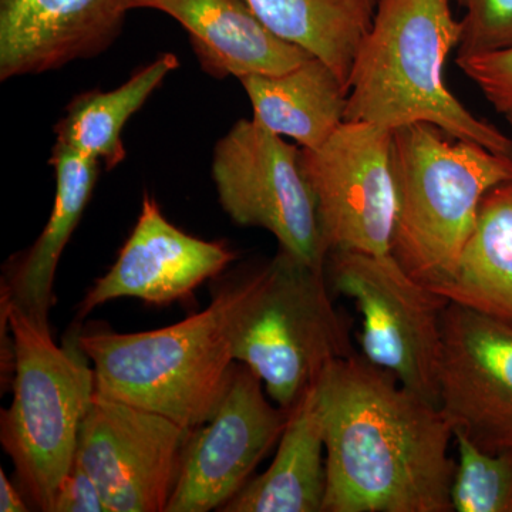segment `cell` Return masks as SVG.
<instances>
[{"instance_id": "cell-1", "label": "cell", "mask_w": 512, "mask_h": 512, "mask_svg": "<svg viewBox=\"0 0 512 512\" xmlns=\"http://www.w3.org/2000/svg\"><path fill=\"white\" fill-rule=\"evenodd\" d=\"M325 424L322 512H450L457 461L440 407L362 355L316 380Z\"/></svg>"}, {"instance_id": "cell-2", "label": "cell", "mask_w": 512, "mask_h": 512, "mask_svg": "<svg viewBox=\"0 0 512 512\" xmlns=\"http://www.w3.org/2000/svg\"><path fill=\"white\" fill-rule=\"evenodd\" d=\"M266 265L221 286L204 311L140 333L93 330L77 343L93 363L96 393L195 430L217 412L237 365L242 319Z\"/></svg>"}, {"instance_id": "cell-3", "label": "cell", "mask_w": 512, "mask_h": 512, "mask_svg": "<svg viewBox=\"0 0 512 512\" xmlns=\"http://www.w3.org/2000/svg\"><path fill=\"white\" fill-rule=\"evenodd\" d=\"M461 35L451 0H377L350 70L346 120L390 131L430 123L512 157V138L474 116L446 86L444 64Z\"/></svg>"}, {"instance_id": "cell-4", "label": "cell", "mask_w": 512, "mask_h": 512, "mask_svg": "<svg viewBox=\"0 0 512 512\" xmlns=\"http://www.w3.org/2000/svg\"><path fill=\"white\" fill-rule=\"evenodd\" d=\"M393 173L390 252L417 281L439 288L456 272L485 195L512 178V157L413 123L393 130Z\"/></svg>"}, {"instance_id": "cell-5", "label": "cell", "mask_w": 512, "mask_h": 512, "mask_svg": "<svg viewBox=\"0 0 512 512\" xmlns=\"http://www.w3.org/2000/svg\"><path fill=\"white\" fill-rule=\"evenodd\" d=\"M0 305L13 357V400L2 410L0 443L25 497L37 510L52 512L57 488L76 458L96 377L77 335L70 345L57 346L49 322L9 303Z\"/></svg>"}, {"instance_id": "cell-6", "label": "cell", "mask_w": 512, "mask_h": 512, "mask_svg": "<svg viewBox=\"0 0 512 512\" xmlns=\"http://www.w3.org/2000/svg\"><path fill=\"white\" fill-rule=\"evenodd\" d=\"M355 353L326 272L279 249L242 319L235 360L261 379L272 402L292 409L330 363Z\"/></svg>"}, {"instance_id": "cell-7", "label": "cell", "mask_w": 512, "mask_h": 512, "mask_svg": "<svg viewBox=\"0 0 512 512\" xmlns=\"http://www.w3.org/2000/svg\"><path fill=\"white\" fill-rule=\"evenodd\" d=\"M325 272L330 288L352 299L362 316L360 355L439 406L447 299L413 278L392 254L329 252Z\"/></svg>"}, {"instance_id": "cell-8", "label": "cell", "mask_w": 512, "mask_h": 512, "mask_svg": "<svg viewBox=\"0 0 512 512\" xmlns=\"http://www.w3.org/2000/svg\"><path fill=\"white\" fill-rule=\"evenodd\" d=\"M211 173L222 210L235 224L271 232L279 249L325 271L328 252L298 144L254 119L238 120L215 146Z\"/></svg>"}, {"instance_id": "cell-9", "label": "cell", "mask_w": 512, "mask_h": 512, "mask_svg": "<svg viewBox=\"0 0 512 512\" xmlns=\"http://www.w3.org/2000/svg\"><path fill=\"white\" fill-rule=\"evenodd\" d=\"M301 167L328 254H392L393 131L365 121H343L322 146L301 148Z\"/></svg>"}, {"instance_id": "cell-10", "label": "cell", "mask_w": 512, "mask_h": 512, "mask_svg": "<svg viewBox=\"0 0 512 512\" xmlns=\"http://www.w3.org/2000/svg\"><path fill=\"white\" fill-rule=\"evenodd\" d=\"M190 430L96 393L77 440L76 461L111 512H167Z\"/></svg>"}, {"instance_id": "cell-11", "label": "cell", "mask_w": 512, "mask_h": 512, "mask_svg": "<svg viewBox=\"0 0 512 512\" xmlns=\"http://www.w3.org/2000/svg\"><path fill=\"white\" fill-rule=\"evenodd\" d=\"M266 396L261 379L237 362L217 412L190 431L167 512L221 511L247 485L291 414Z\"/></svg>"}, {"instance_id": "cell-12", "label": "cell", "mask_w": 512, "mask_h": 512, "mask_svg": "<svg viewBox=\"0 0 512 512\" xmlns=\"http://www.w3.org/2000/svg\"><path fill=\"white\" fill-rule=\"evenodd\" d=\"M439 407L453 430L490 453L512 448V325L448 302Z\"/></svg>"}, {"instance_id": "cell-13", "label": "cell", "mask_w": 512, "mask_h": 512, "mask_svg": "<svg viewBox=\"0 0 512 512\" xmlns=\"http://www.w3.org/2000/svg\"><path fill=\"white\" fill-rule=\"evenodd\" d=\"M235 259L237 252L224 242L204 241L175 227L164 217L156 198L146 194L119 258L86 293L79 316L84 318L119 298H136L151 305L181 301Z\"/></svg>"}, {"instance_id": "cell-14", "label": "cell", "mask_w": 512, "mask_h": 512, "mask_svg": "<svg viewBox=\"0 0 512 512\" xmlns=\"http://www.w3.org/2000/svg\"><path fill=\"white\" fill-rule=\"evenodd\" d=\"M128 12V0H0V80L103 55Z\"/></svg>"}, {"instance_id": "cell-15", "label": "cell", "mask_w": 512, "mask_h": 512, "mask_svg": "<svg viewBox=\"0 0 512 512\" xmlns=\"http://www.w3.org/2000/svg\"><path fill=\"white\" fill-rule=\"evenodd\" d=\"M177 20L204 73L215 79L281 74L313 57L266 29L245 0H128Z\"/></svg>"}, {"instance_id": "cell-16", "label": "cell", "mask_w": 512, "mask_h": 512, "mask_svg": "<svg viewBox=\"0 0 512 512\" xmlns=\"http://www.w3.org/2000/svg\"><path fill=\"white\" fill-rule=\"evenodd\" d=\"M50 164L56 175L52 214L35 244L10 259L2 279V302L45 322L55 305L57 265L92 198L101 167L57 144Z\"/></svg>"}, {"instance_id": "cell-17", "label": "cell", "mask_w": 512, "mask_h": 512, "mask_svg": "<svg viewBox=\"0 0 512 512\" xmlns=\"http://www.w3.org/2000/svg\"><path fill=\"white\" fill-rule=\"evenodd\" d=\"M271 466L221 511L322 512L325 503V424L316 382L291 409Z\"/></svg>"}, {"instance_id": "cell-18", "label": "cell", "mask_w": 512, "mask_h": 512, "mask_svg": "<svg viewBox=\"0 0 512 512\" xmlns=\"http://www.w3.org/2000/svg\"><path fill=\"white\" fill-rule=\"evenodd\" d=\"M254 117L272 133L312 150L346 121L349 89L338 74L311 57L281 74H248L239 79Z\"/></svg>"}, {"instance_id": "cell-19", "label": "cell", "mask_w": 512, "mask_h": 512, "mask_svg": "<svg viewBox=\"0 0 512 512\" xmlns=\"http://www.w3.org/2000/svg\"><path fill=\"white\" fill-rule=\"evenodd\" d=\"M433 289L512 325V178L485 195L453 278Z\"/></svg>"}, {"instance_id": "cell-20", "label": "cell", "mask_w": 512, "mask_h": 512, "mask_svg": "<svg viewBox=\"0 0 512 512\" xmlns=\"http://www.w3.org/2000/svg\"><path fill=\"white\" fill-rule=\"evenodd\" d=\"M180 67L174 53H161L110 92L92 90L70 101L56 124V144L113 170L126 160L123 130L165 77Z\"/></svg>"}, {"instance_id": "cell-21", "label": "cell", "mask_w": 512, "mask_h": 512, "mask_svg": "<svg viewBox=\"0 0 512 512\" xmlns=\"http://www.w3.org/2000/svg\"><path fill=\"white\" fill-rule=\"evenodd\" d=\"M266 29L328 64L349 89L350 70L377 0H245Z\"/></svg>"}, {"instance_id": "cell-22", "label": "cell", "mask_w": 512, "mask_h": 512, "mask_svg": "<svg viewBox=\"0 0 512 512\" xmlns=\"http://www.w3.org/2000/svg\"><path fill=\"white\" fill-rule=\"evenodd\" d=\"M457 467L451 505L457 512H512V448L490 453L454 430Z\"/></svg>"}, {"instance_id": "cell-23", "label": "cell", "mask_w": 512, "mask_h": 512, "mask_svg": "<svg viewBox=\"0 0 512 512\" xmlns=\"http://www.w3.org/2000/svg\"><path fill=\"white\" fill-rule=\"evenodd\" d=\"M466 9L457 56L480 55L512 46V0H451Z\"/></svg>"}, {"instance_id": "cell-24", "label": "cell", "mask_w": 512, "mask_h": 512, "mask_svg": "<svg viewBox=\"0 0 512 512\" xmlns=\"http://www.w3.org/2000/svg\"><path fill=\"white\" fill-rule=\"evenodd\" d=\"M456 63L498 113L512 114V46L480 55L457 56Z\"/></svg>"}, {"instance_id": "cell-25", "label": "cell", "mask_w": 512, "mask_h": 512, "mask_svg": "<svg viewBox=\"0 0 512 512\" xmlns=\"http://www.w3.org/2000/svg\"><path fill=\"white\" fill-rule=\"evenodd\" d=\"M52 512H111L90 474L74 461L56 491Z\"/></svg>"}, {"instance_id": "cell-26", "label": "cell", "mask_w": 512, "mask_h": 512, "mask_svg": "<svg viewBox=\"0 0 512 512\" xmlns=\"http://www.w3.org/2000/svg\"><path fill=\"white\" fill-rule=\"evenodd\" d=\"M25 497L20 493L15 484L10 483L5 471L0 470V511L2 512H26L29 511Z\"/></svg>"}, {"instance_id": "cell-27", "label": "cell", "mask_w": 512, "mask_h": 512, "mask_svg": "<svg viewBox=\"0 0 512 512\" xmlns=\"http://www.w3.org/2000/svg\"><path fill=\"white\" fill-rule=\"evenodd\" d=\"M505 119H507L508 124H510V126L512 128V114H508V116H505Z\"/></svg>"}]
</instances>
